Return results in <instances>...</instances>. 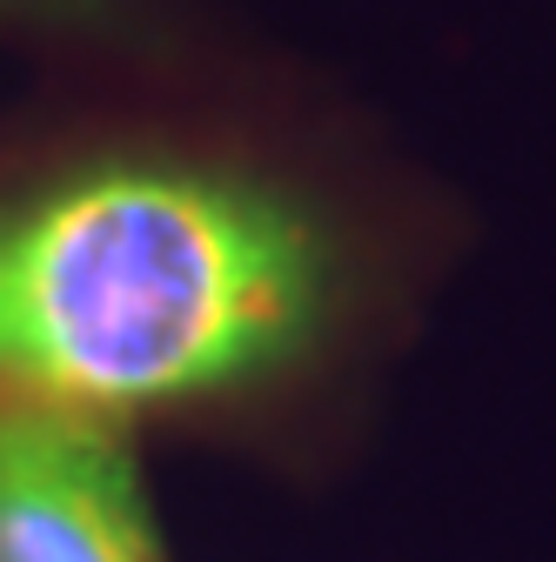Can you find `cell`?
<instances>
[{
	"mask_svg": "<svg viewBox=\"0 0 556 562\" xmlns=\"http://www.w3.org/2000/svg\"><path fill=\"white\" fill-rule=\"evenodd\" d=\"M329 241L289 194L121 161L0 215V375L67 408H148L296 362Z\"/></svg>",
	"mask_w": 556,
	"mask_h": 562,
	"instance_id": "1",
	"label": "cell"
},
{
	"mask_svg": "<svg viewBox=\"0 0 556 562\" xmlns=\"http://www.w3.org/2000/svg\"><path fill=\"white\" fill-rule=\"evenodd\" d=\"M0 562H162L142 469L94 408L0 402Z\"/></svg>",
	"mask_w": 556,
	"mask_h": 562,
	"instance_id": "2",
	"label": "cell"
}]
</instances>
